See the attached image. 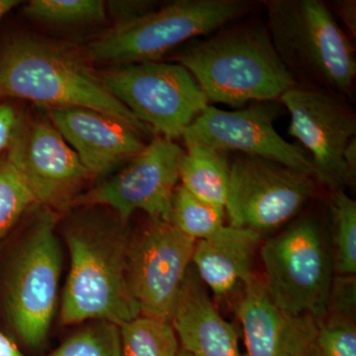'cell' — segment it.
<instances>
[{
    "label": "cell",
    "instance_id": "cell-9",
    "mask_svg": "<svg viewBox=\"0 0 356 356\" xmlns=\"http://www.w3.org/2000/svg\"><path fill=\"white\" fill-rule=\"evenodd\" d=\"M316 193V180L280 163L238 154L229 163V226L262 234L287 224Z\"/></svg>",
    "mask_w": 356,
    "mask_h": 356
},
{
    "label": "cell",
    "instance_id": "cell-11",
    "mask_svg": "<svg viewBox=\"0 0 356 356\" xmlns=\"http://www.w3.org/2000/svg\"><path fill=\"white\" fill-rule=\"evenodd\" d=\"M291 116L289 134L311 154L316 181L331 191L353 184L343 161L356 134V115L343 96L313 86H298L281 96Z\"/></svg>",
    "mask_w": 356,
    "mask_h": 356
},
{
    "label": "cell",
    "instance_id": "cell-20",
    "mask_svg": "<svg viewBox=\"0 0 356 356\" xmlns=\"http://www.w3.org/2000/svg\"><path fill=\"white\" fill-rule=\"evenodd\" d=\"M20 137L0 156V242L36 204L21 172Z\"/></svg>",
    "mask_w": 356,
    "mask_h": 356
},
{
    "label": "cell",
    "instance_id": "cell-8",
    "mask_svg": "<svg viewBox=\"0 0 356 356\" xmlns=\"http://www.w3.org/2000/svg\"><path fill=\"white\" fill-rule=\"evenodd\" d=\"M100 79L116 99L154 135L175 140L209 106L184 67L165 62L113 65Z\"/></svg>",
    "mask_w": 356,
    "mask_h": 356
},
{
    "label": "cell",
    "instance_id": "cell-28",
    "mask_svg": "<svg viewBox=\"0 0 356 356\" xmlns=\"http://www.w3.org/2000/svg\"><path fill=\"white\" fill-rule=\"evenodd\" d=\"M106 4L108 10L115 16L118 23L126 22L145 15L156 9V3L149 0H126V1H109Z\"/></svg>",
    "mask_w": 356,
    "mask_h": 356
},
{
    "label": "cell",
    "instance_id": "cell-4",
    "mask_svg": "<svg viewBox=\"0 0 356 356\" xmlns=\"http://www.w3.org/2000/svg\"><path fill=\"white\" fill-rule=\"evenodd\" d=\"M266 26L281 62L302 86L353 93L355 49L322 0H266Z\"/></svg>",
    "mask_w": 356,
    "mask_h": 356
},
{
    "label": "cell",
    "instance_id": "cell-15",
    "mask_svg": "<svg viewBox=\"0 0 356 356\" xmlns=\"http://www.w3.org/2000/svg\"><path fill=\"white\" fill-rule=\"evenodd\" d=\"M236 315L243 327V356H311L318 321L276 305L264 278L255 275L245 285Z\"/></svg>",
    "mask_w": 356,
    "mask_h": 356
},
{
    "label": "cell",
    "instance_id": "cell-6",
    "mask_svg": "<svg viewBox=\"0 0 356 356\" xmlns=\"http://www.w3.org/2000/svg\"><path fill=\"white\" fill-rule=\"evenodd\" d=\"M53 211H40L13 252L2 282L9 325L31 348L46 341L57 307L62 252Z\"/></svg>",
    "mask_w": 356,
    "mask_h": 356
},
{
    "label": "cell",
    "instance_id": "cell-13",
    "mask_svg": "<svg viewBox=\"0 0 356 356\" xmlns=\"http://www.w3.org/2000/svg\"><path fill=\"white\" fill-rule=\"evenodd\" d=\"M280 115L276 102H254L227 111L208 106L185 130L184 144H197L222 154L267 159L314 177L310 156L287 142L274 128Z\"/></svg>",
    "mask_w": 356,
    "mask_h": 356
},
{
    "label": "cell",
    "instance_id": "cell-27",
    "mask_svg": "<svg viewBox=\"0 0 356 356\" xmlns=\"http://www.w3.org/2000/svg\"><path fill=\"white\" fill-rule=\"evenodd\" d=\"M24 115L14 105L0 102V156L13 146L24 130Z\"/></svg>",
    "mask_w": 356,
    "mask_h": 356
},
{
    "label": "cell",
    "instance_id": "cell-7",
    "mask_svg": "<svg viewBox=\"0 0 356 356\" xmlns=\"http://www.w3.org/2000/svg\"><path fill=\"white\" fill-rule=\"evenodd\" d=\"M264 282L276 305L293 315L325 316L332 286V259L324 229L299 218L259 248Z\"/></svg>",
    "mask_w": 356,
    "mask_h": 356
},
{
    "label": "cell",
    "instance_id": "cell-22",
    "mask_svg": "<svg viewBox=\"0 0 356 356\" xmlns=\"http://www.w3.org/2000/svg\"><path fill=\"white\" fill-rule=\"evenodd\" d=\"M331 252L337 276H355L356 202L343 189L332 191L330 197Z\"/></svg>",
    "mask_w": 356,
    "mask_h": 356
},
{
    "label": "cell",
    "instance_id": "cell-3",
    "mask_svg": "<svg viewBox=\"0 0 356 356\" xmlns=\"http://www.w3.org/2000/svg\"><path fill=\"white\" fill-rule=\"evenodd\" d=\"M17 98L53 108L102 112L145 138L154 133L105 88L76 51L32 37L13 39L0 51V102Z\"/></svg>",
    "mask_w": 356,
    "mask_h": 356
},
{
    "label": "cell",
    "instance_id": "cell-21",
    "mask_svg": "<svg viewBox=\"0 0 356 356\" xmlns=\"http://www.w3.org/2000/svg\"><path fill=\"white\" fill-rule=\"evenodd\" d=\"M118 327L121 356L179 355V341L172 323L139 316Z\"/></svg>",
    "mask_w": 356,
    "mask_h": 356
},
{
    "label": "cell",
    "instance_id": "cell-30",
    "mask_svg": "<svg viewBox=\"0 0 356 356\" xmlns=\"http://www.w3.org/2000/svg\"><path fill=\"white\" fill-rule=\"evenodd\" d=\"M343 161L351 181H355L356 175V138L348 143L343 154Z\"/></svg>",
    "mask_w": 356,
    "mask_h": 356
},
{
    "label": "cell",
    "instance_id": "cell-10",
    "mask_svg": "<svg viewBox=\"0 0 356 356\" xmlns=\"http://www.w3.org/2000/svg\"><path fill=\"white\" fill-rule=\"evenodd\" d=\"M184 153L175 140L156 135L120 172L79 194L72 207H105L125 222L140 211L149 220L170 222Z\"/></svg>",
    "mask_w": 356,
    "mask_h": 356
},
{
    "label": "cell",
    "instance_id": "cell-19",
    "mask_svg": "<svg viewBox=\"0 0 356 356\" xmlns=\"http://www.w3.org/2000/svg\"><path fill=\"white\" fill-rule=\"evenodd\" d=\"M179 163L180 184L195 197L225 208L229 189L227 154L197 144H185Z\"/></svg>",
    "mask_w": 356,
    "mask_h": 356
},
{
    "label": "cell",
    "instance_id": "cell-26",
    "mask_svg": "<svg viewBox=\"0 0 356 356\" xmlns=\"http://www.w3.org/2000/svg\"><path fill=\"white\" fill-rule=\"evenodd\" d=\"M311 356H356L355 312L327 311L318 322Z\"/></svg>",
    "mask_w": 356,
    "mask_h": 356
},
{
    "label": "cell",
    "instance_id": "cell-2",
    "mask_svg": "<svg viewBox=\"0 0 356 356\" xmlns=\"http://www.w3.org/2000/svg\"><path fill=\"white\" fill-rule=\"evenodd\" d=\"M177 60L209 102L229 106L280 102L299 84L278 57L266 23L257 21L225 26L185 49Z\"/></svg>",
    "mask_w": 356,
    "mask_h": 356
},
{
    "label": "cell",
    "instance_id": "cell-25",
    "mask_svg": "<svg viewBox=\"0 0 356 356\" xmlns=\"http://www.w3.org/2000/svg\"><path fill=\"white\" fill-rule=\"evenodd\" d=\"M49 356H121L118 325L102 321L91 322Z\"/></svg>",
    "mask_w": 356,
    "mask_h": 356
},
{
    "label": "cell",
    "instance_id": "cell-23",
    "mask_svg": "<svg viewBox=\"0 0 356 356\" xmlns=\"http://www.w3.org/2000/svg\"><path fill=\"white\" fill-rule=\"evenodd\" d=\"M225 208L205 202L178 184L173 193L170 222L185 236L198 242L224 227Z\"/></svg>",
    "mask_w": 356,
    "mask_h": 356
},
{
    "label": "cell",
    "instance_id": "cell-5",
    "mask_svg": "<svg viewBox=\"0 0 356 356\" xmlns=\"http://www.w3.org/2000/svg\"><path fill=\"white\" fill-rule=\"evenodd\" d=\"M252 6L248 0H177L115 24L88 44L86 56L102 64L161 62L180 44L247 15Z\"/></svg>",
    "mask_w": 356,
    "mask_h": 356
},
{
    "label": "cell",
    "instance_id": "cell-31",
    "mask_svg": "<svg viewBox=\"0 0 356 356\" xmlns=\"http://www.w3.org/2000/svg\"><path fill=\"white\" fill-rule=\"evenodd\" d=\"M0 356H25L6 334L0 332Z\"/></svg>",
    "mask_w": 356,
    "mask_h": 356
},
{
    "label": "cell",
    "instance_id": "cell-33",
    "mask_svg": "<svg viewBox=\"0 0 356 356\" xmlns=\"http://www.w3.org/2000/svg\"><path fill=\"white\" fill-rule=\"evenodd\" d=\"M178 356H193V355H189V353H185V351H184V350H180L179 355H178Z\"/></svg>",
    "mask_w": 356,
    "mask_h": 356
},
{
    "label": "cell",
    "instance_id": "cell-32",
    "mask_svg": "<svg viewBox=\"0 0 356 356\" xmlns=\"http://www.w3.org/2000/svg\"><path fill=\"white\" fill-rule=\"evenodd\" d=\"M20 3L19 0H0V20Z\"/></svg>",
    "mask_w": 356,
    "mask_h": 356
},
{
    "label": "cell",
    "instance_id": "cell-24",
    "mask_svg": "<svg viewBox=\"0 0 356 356\" xmlns=\"http://www.w3.org/2000/svg\"><path fill=\"white\" fill-rule=\"evenodd\" d=\"M106 11L102 0H32L23 9L30 19L56 26L99 23L106 17Z\"/></svg>",
    "mask_w": 356,
    "mask_h": 356
},
{
    "label": "cell",
    "instance_id": "cell-16",
    "mask_svg": "<svg viewBox=\"0 0 356 356\" xmlns=\"http://www.w3.org/2000/svg\"><path fill=\"white\" fill-rule=\"evenodd\" d=\"M49 119L92 177H105L144 149V136L118 119L88 108L49 109Z\"/></svg>",
    "mask_w": 356,
    "mask_h": 356
},
{
    "label": "cell",
    "instance_id": "cell-12",
    "mask_svg": "<svg viewBox=\"0 0 356 356\" xmlns=\"http://www.w3.org/2000/svg\"><path fill=\"white\" fill-rule=\"evenodd\" d=\"M195 243L165 221L151 220L131 235L127 281L140 316L172 322Z\"/></svg>",
    "mask_w": 356,
    "mask_h": 356
},
{
    "label": "cell",
    "instance_id": "cell-17",
    "mask_svg": "<svg viewBox=\"0 0 356 356\" xmlns=\"http://www.w3.org/2000/svg\"><path fill=\"white\" fill-rule=\"evenodd\" d=\"M185 353L193 356H243L235 325L227 322L193 266H189L172 320Z\"/></svg>",
    "mask_w": 356,
    "mask_h": 356
},
{
    "label": "cell",
    "instance_id": "cell-1",
    "mask_svg": "<svg viewBox=\"0 0 356 356\" xmlns=\"http://www.w3.org/2000/svg\"><path fill=\"white\" fill-rule=\"evenodd\" d=\"M129 222L99 206L67 218L70 267L60 306L63 324L102 321L120 325L140 316L127 281Z\"/></svg>",
    "mask_w": 356,
    "mask_h": 356
},
{
    "label": "cell",
    "instance_id": "cell-18",
    "mask_svg": "<svg viewBox=\"0 0 356 356\" xmlns=\"http://www.w3.org/2000/svg\"><path fill=\"white\" fill-rule=\"evenodd\" d=\"M261 245L259 233L224 226L214 235L196 242L191 264L205 286L217 298H222L254 277L255 257Z\"/></svg>",
    "mask_w": 356,
    "mask_h": 356
},
{
    "label": "cell",
    "instance_id": "cell-14",
    "mask_svg": "<svg viewBox=\"0 0 356 356\" xmlns=\"http://www.w3.org/2000/svg\"><path fill=\"white\" fill-rule=\"evenodd\" d=\"M21 172L35 203L46 209L72 207L91 177L51 122L26 123L20 137Z\"/></svg>",
    "mask_w": 356,
    "mask_h": 356
},
{
    "label": "cell",
    "instance_id": "cell-29",
    "mask_svg": "<svg viewBox=\"0 0 356 356\" xmlns=\"http://www.w3.org/2000/svg\"><path fill=\"white\" fill-rule=\"evenodd\" d=\"M331 6L332 13H336L337 16L343 21L348 31L355 37L356 35V1L355 0H337Z\"/></svg>",
    "mask_w": 356,
    "mask_h": 356
}]
</instances>
